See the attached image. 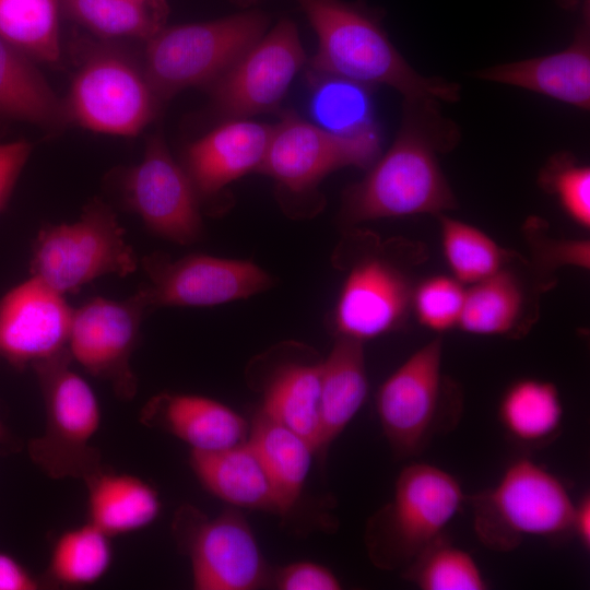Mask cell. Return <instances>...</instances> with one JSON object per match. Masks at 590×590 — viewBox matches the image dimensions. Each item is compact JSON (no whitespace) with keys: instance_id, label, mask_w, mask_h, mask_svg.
Here are the masks:
<instances>
[{"instance_id":"1","label":"cell","mask_w":590,"mask_h":590,"mask_svg":"<svg viewBox=\"0 0 590 590\" xmlns=\"http://www.w3.org/2000/svg\"><path fill=\"white\" fill-rule=\"evenodd\" d=\"M456 128L435 101H405L401 129L386 154L344 196L343 214L357 223L416 214L439 215L457 206L437 152L456 143Z\"/></svg>"},{"instance_id":"2","label":"cell","mask_w":590,"mask_h":590,"mask_svg":"<svg viewBox=\"0 0 590 590\" xmlns=\"http://www.w3.org/2000/svg\"><path fill=\"white\" fill-rule=\"evenodd\" d=\"M318 37L311 67L363 85H388L405 101L459 99L460 86L416 72L367 12L341 0H295Z\"/></svg>"},{"instance_id":"3","label":"cell","mask_w":590,"mask_h":590,"mask_svg":"<svg viewBox=\"0 0 590 590\" xmlns=\"http://www.w3.org/2000/svg\"><path fill=\"white\" fill-rule=\"evenodd\" d=\"M479 541L511 552L528 538L573 535L575 502L554 473L529 458L514 460L492 487L467 496Z\"/></svg>"},{"instance_id":"4","label":"cell","mask_w":590,"mask_h":590,"mask_svg":"<svg viewBox=\"0 0 590 590\" xmlns=\"http://www.w3.org/2000/svg\"><path fill=\"white\" fill-rule=\"evenodd\" d=\"M465 499L459 481L449 472L425 462L405 465L391 500L368 521L370 559L382 569H405L444 535Z\"/></svg>"},{"instance_id":"5","label":"cell","mask_w":590,"mask_h":590,"mask_svg":"<svg viewBox=\"0 0 590 590\" xmlns=\"http://www.w3.org/2000/svg\"><path fill=\"white\" fill-rule=\"evenodd\" d=\"M442 339L410 355L379 387L376 412L397 459L421 455L461 420L462 394L441 371Z\"/></svg>"},{"instance_id":"6","label":"cell","mask_w":590,"mask_h":590,"mask_svg":"<svg viewBox=\"0 0 590 590\" xmlns=\"http://www.w3.org/2000/svg\"><path fill=\"white\" fill-rule=\"evenodd\" d=\"M69 351L32 369L38 380L45 427L27 445L32 462L54 480H85L104 465L92 445L102 423L93 388L71 367Z\"/></svg>"},{"instance_id":"7","label":"cell","mask_w":590,"mask_h":590,"mask_svg":"<svg viewBox=\"0 0 590 590\" xmlns=\"http://www.w3.org/2000/svg\"><path fill=\"white\" fill-rule=\"evenodd\" d=\"M267 16L248 11L226 17L163 27L146 40L144 74L158 99L216 81L263 36Z\"/></svg>"},{"instance_id":"8","label":"cell","mask_w":590,"mask_h":590,"mask_svg":"<svg viewBox=\"0 0 590 590\" xmlns=\"http://www.w3.org/2000/svg\"><path fill=\"white\" fill-rule=\"evenodd\" d=\"M138 268L115 212L99 200L91 201L73 223L47 225L38 233L30 271L58 293L78 292L91 281Z\"/></svg>"},{"instance_id":"9","label":"cell","mask_w":590,"mask_h":590,"mask_svg":"<svg viewBox=\"0 0 590 590\" xmlns=\"http://www.w3.org/2000/svg\"><path fill=\"white\" fill-rule=\"evenodd\" d=\"M173 534L189 557L197 590H252L268 579L264 558L255 534L236 510L210 518L191 505L180 506Z\"/></svg>"},{"instance_id":"10","label":"cell","mask_w":590,"mask_h":590,"mask_svg":"<svg viewBox=\"0 0 590 590\" xmlns=\"http://www.w3.org/2000/svg\"><path fill=\"white\" fill-rule=\"evenodd\" d=\"M144 71L115 50L93 52L76 73L66 102L68 119L96 132L137 135L155 113Z\"/></svg>"},{"instance_id":"11","label":"cell","mask_w":590,"mask_h":590,"mask_svg":"<svg viewBox=\"0 0 590 590\" xmlns=\"http://www.w3.org/2000/svg\"><path fill=\"white\" fill-rule=\"evenodd\" d=\"M149 308L142 287L125 300L95 297L73 309L68 343L72 362L108 382L122 400H132L137 394L138 379L131 357Z\"/></svg>"},{"instance_id":"12","label":"cell","mask_w":590,"mask_h":590,"mask_svg":"<svg viewBox=\"0 0 590 590\" xmlns=\"http://www.w3.org/2000/svg\"><path fill=\"white\" fill-rule=\"evenodd\" d=\"M379 150L376 127L356 133H338L286 115L272 128L259 170L290 191L304 192L340 167L370 166Z\"/></svg>"},{"instance_id":"13","label":"cell","mask_w":590,"mask_h":590,"mask_svg":"<svg viewBox=\"0 0 590 590\" xmlns=\"http://www.w3.org/2000/svg\"><path fill=\"white\" fill-rule=\"evenodd\" d=\"M304 61L296 25L281 20L215 81L217 111L229 120L276 107Z\"/></svg>"},{"instance_id":"14","label":"cell","mask_w":590,"mask_h":590,"mask_svg":"<svg viewBox=\"0 0 590 590\" xmlns=\"http://www.w3.org/2000/svg\"><path fill=\"white\" fill-rule=\"evenodd\" d=\"M123 197L155 235L188 245L202 234L199 197L158 135L149 140L142 161L127 173Z\"/></svg>"},{"instance_id":"15","label":"cell","mask_w":590,"mask_h":590,"mask_svg":"<svg viewBox=\"0 0 590 590\" xmlns=\"http://www.w3.org/2000/svg\"><path fill=\"white\" fill-rule=\"evenodd\" d=\"M150 278L145 293L150 307H206L255 295L266 290L270 276L257 264L208 255L172 260L152 253L142 260Z\"/></svg>"},{"instance_id":"16","label":"cell","mask_w":590,"mask_h":590,"mask_svg":"<svg viewBox=\"0 0 590 590\" xmlns=\"http://www.w3.org/2000/svg\"><path fill=\"white\" fill-rule=\"evenodd\" d=\"M73 309L32 276L0 299V357L17 370L68 352Z\"/></svg>"},{"instance_id":"17","label":"cell","mask_w":590,"mask_h":590,"mask_svg":"<svg viewBox=\"0 0 590 590\" xmlns=\"http://www.w3.org/2000/svg\"><path fill=\"white\" fill-rule=\"evenodd\" d=\"M414 284L382 257L359 260L341 288L334 310L339 337L359 342L400 329L411 312Z\"/></svg>"},{"instance_id":"18","label":"cell","mask_w":590,"mask_h":590,"mask_svg":"<svg viewBox=\"0 0 590 590\" xmlns=\"http://www.w3.org/2000/svg\"><path fill=\"white\" fill-rule=\"evenodd\" d=\"M272 127L229 119L193 142L185 155L186 170L199 199L213 197L229 182L259 170Z\"/></svg>"},{"instance_id":"19","label":"cell","mask_w":590,"mask_h":590,"mask_svg":"<svg viewBox=\"0 0 590 590\" xmlns=\"http://www.w3.org/2000/svg\"><path fill=\"white\" fill-rule=\"evenodd\" d=\"M142 425L166 432L192 450H215L245 441L248 425L237 412L208 397L161 392L141 409Z\"/></svg>"},{"instance_id":"20","label":"cell","mask_w":590,"mask_h":590,"mask_svg":"<svg viewBox=\"0 0 590 590\" xmlns=\"http://www.w3.org/2000/svg\"><path fill=\"white\" fill-rule=\"evenodd\" d=\"M589 11L573 43L548 56L520 60L481 70L482 80L522 87L570 104L590 108Z\"/></svg>"},{"instance_id":"21","label":"cell","mask_w":590,"mask_h":590,"mask_svg":"<svg viewBox=\"0 0 590 590\" xmlns=\"http://www.w3.org/2000/svg\"><path fill=\"white\" fill-rule=\"evenodd\" d=\"M189 465L199 483L215 497L235 507L280 516L271 480L247 440L215 450L191 449Z\"/></svg>"},{"instance_id":"22","label":"cell","mask_w":590,"mask_h":590,"mask_svg":"<svg viewBox=\"0 0 590 590\" xmlns=\"http://www.w3.org/2000/svg\"><path fill=\"white\" fill-rule=\"evenodd\" d=\"M83 481L87 488V521L110 538L140 531L161 514L158 492L137 475L103 467Z\"/></svg>"},{"instance_id":"23","label":"cell","mask_w":590,"mask_h":590,"mask_svg":"<svg viewBox=\"0 0 590 590\" xmlns=\"http://www.w3.org/2000/svg\"><path fill=\"white\" fill-rule=\"evenodd\" d=\"M367 393L363 342L339 337L320 363V450L344 430Z\"/></svg>"},{"instance_id":"24","label":"cell","mask_w":590,"mask_h":590,"mask_svg":"<svg viewBox=\"0 0 590 590\" xmlns=\"http://www.w3.org/2000/svg\"><path fill=\"white\" fill-rule=\"evenodd\" d=\"M247 441L271 480L280 516L284 517L300 497L316 451L304 437L262 411L255 416Z\"/></svg>"},{"instance_id":"25","label":"cell","mask_w":590,"mask_h":590,"mask_svg":"<svg viewBox=\"0 0 590 590\" xmlns=\"http://www.w3.org/2000/svg\"><path fill=\"white\" fill-rule=\"evenodd\" d=\"M497 415L506 435L526 448H541L559 436L564 406L557 387L546 380L521 378L500 397Z\"/></svg>"},{"instance_id":"26","label":"cell","mask_w":590,"mask_h":590,"mask_svg":"<svg viewBox=\"0 0 590 590\" xmlns=\"http://www.w3.org/2000/svg\"><path fill=\"white\" fill-rule=\"evenodd\" d=\"M32 59L0 37V114L43 127L67 119L58 99Z\"/></svg>"},{"instance_id":"27","label":"cell","mask_w":590,"mask_h":590,"mask_svg":"<svg viewBox=\"0 0 590 590\" xmlns=\"http://www.w3.org/2000/svg\"><path fill=\"white\" fill-rule=\"evenodd\" d=\"M320 450V364H288L268 384L261 410Z\"/></svg>"},{"instance_id":"28","label":"cell","mask_w":590,"mask_h":590,"mask_svg":"<svg viewBox=\"0 0 590 590\" xmlns=\"http://www.w3.org/2000/svg\"><path fill=\"white\" fill-rule=\"evenodd\" d=\"M526 308L522 281L506 266L467 288L457 328L475 335L514 334L521 326Z\"/></svg>"},{"instance_id":"29","label":"cell","mask_w":590,"mask_h":590,"mask_svg":"<svg viewBox=\"0 0 590 590\" xmlns=\"http://www.w3.org/2000/svg\"><path fill=\"white\" fill-rule=\"evenodd\" d=\"M110 539L88 521L63 531L52 544L45 585L83 588L98 582L113 563Z\"/></svg>"},{"instance_id":"30","label":"cell","mask_w":590,"mask_h":590,"mask_svg":"<svg viewBox=\"0 0 590 590\" xmlns=\"http://www.w3.org/2000/svg\"><path fill=\"white\" fill-rule=\"evenodd\" d=\"M437 216L446 263L462 284L471 285L493 275L515 257L474 225L444 213Z\"/></svg>"},{"instance_id":"31","label":"cell","mask_w":590,"mask_h":590,"mask_svg":"<svg viewBox=\"0 0 590 590\" xmlns=\"http://www.w3.org/2000/svg\"><path fill=\"white\" fill-rule=\"evenodd\" d=\"M0 37L31 59L58 61L57 0H0Z\"/></svg>"},{"instance_id":"32","label":"cell","mask_w":590,"mask_h":590,"mask_svg":"<svg viewBox=\"0 0 590 590\" xmlns=\"http://www.w3.org/2000/svg\"><path fill=\"white\" fill-rule=\"evenodd\" d=\"M82 24L105 36H132L145 40L164 26L163 0H62Z\"/></svg>"},{"instance_id":"33","label":"cell","mask_w":590,"mask_h":590,"mask_svg":"<svg viewBox=\"0 0 590 590\" xmlns=\"http://www.w3.org/2000/svg\"><path fill=\"white\" fill-rule=\"evenodd\" d=\"M423 590H485L488 583L475 559L442 535L402 570Z\"/></svg>"},{"instance_id":"34","label":"cell","mask_w":590,"mask_h":590,"mask_svg":"<svg viewBox=\"0 0 590 590\" xmlns=\"http://www.w3.org/2000/svg\"><path fill=\"white\" fill-rule=\"evenodd\" d=\"M541 188L556 197L564 212L579 226L590 227V168L568 153L550 158L540 172Z\"/></svg>"},{"instance_id":"35","label":"cell","mask_w":590,"mask_h":590,"mask_svg":"<svg viewBox=\"0 0 590 590\" xmlns=\"http://www.w3.org/2000/svg\"><path fill=\"white\" fill-rule=\"evenodd\" d=\"M467 287L452 275H434L414 285L411 311L428 330L445 332L458 327Z\"/></svg>"},{"instance_id":"36","label":"cell","mask_w":590,"mask_h":590,"mask_svg":"<svg viewBox=\"0 0 590 590\" xmlns=\"http://www.w3.org/2000/svg\"><path fill=\"white\" fill-rule=\"evenodd\" d=\"M334 80L319 96L322 102L319 101L318 106L322 108L326 120L337 127L338 133H356L374 128L366 85L340 78Z\"/></svg>"},{"instance_id":"37","label":"cell","mask_w":590,"mask_h":590,"mask_svg":"<svg viewBox=\"0 0 590 590\" xmlns=\"http://www.w3.org/2000/svg\"><path fill=\"white\" fill-rule=\"evenodd\" d=\"M524 233L531 248L534 268L541 275L551 274L565 266L589 269V240L556 239L547 236L541 226L533 223L526 227Z\"/></svg>"},{"instance_id":"38","label":"cell","mask_w":590,"mask_h":590,"mask_svg":"<svg viewBox=\"0 0 590 590\" xmlns=\"http://www.w3.org/2000/svg\"><path fill=\"white\" fill-rule=\"evenodd\" d=\"M281 590H338L341 583L327 567L311 562H296L281 567L273 577Z\"/></svg>"},{"instance_id":"39","label":"cell","mask_w":590,"mask_h":590,"mask_svg":"<svg viewBox=\"0 0 590 590\" xmlns=\"http://www.w3.org/2000/svg\"><path fill=\"white\" fill-rule=\"evenodd\" d=\"M31 149L23 140L0 144V210L8 201Z\"/></svg>"},{"instance_id":"40","label":"cell","mask_w":590,"mask_h":590,"mask_svg":"<svg viewBox=\"0 0 590 590\" xmlns=\"http://www.w3.org/2000/svg\"><path fill=\"white\" fill-rule=\"evenodd\" d=\"M44 586V580L33 575L16 558L0 552V590H38Z\"/></svg>"},{"instance_id":"41","label":"cell","mask_w":590,"mask_h":590,"mask_svg":"<svg viewBox=\"0 0 590 590\" xmlns=\"http://www.w3.org/2000/svg\"><path fill=\"white\" fill-rule=\"evenodd\" d=\"M573 535L577 538L580 545L589 551L590 548V496L585 493L575 503L573 516Z\"/></svg>"},{"instance_id":"42","label":"cell","mask_w":590,"mask_h":590,"mask_svg":"<svg viewBox=\"0 0 590 590\" xmlns=\"http://www.w3.org/2000/svg\"><path fill=\"white\" fill-rule=\"evenodd\" d=\"M0 445L5 446L7 448H11V449L15 448V441L1 420H0Z\"/></svg>"},{"instance_id":"43","label":"cell","mask_w":590,"mask_h":590,"mask_svg":"<svg viewBox=\"0 0 590 590\" xmlns=\"http://www.w3.org/2000/svg\"><path fill=\"white\" fill-rule=\"evenodd\" d=\"M234 1H237V2H240V3L245 4V3H251V2H253L256 0H234Z\"/></svg>"}]
</instances>
